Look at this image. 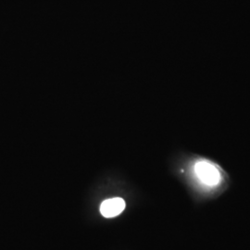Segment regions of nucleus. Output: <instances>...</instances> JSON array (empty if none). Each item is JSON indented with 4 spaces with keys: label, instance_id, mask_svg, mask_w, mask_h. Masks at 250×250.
Segmentation results:
<instances>
[{
    "label": "nucleus",
    "instance_id": "obj_1",
    "mask_svg": "<svg viewBox=\"0 0 250 250\" xmlns=\"http://www.w3.org/2000/svg\"><path fill=\"white\" fill-rule=\"evenodd\" d=\"M193 171L198 181L209 188L217 187L223 180V170L212 161L199 159L193 164Z\"/></svg>",
    "mask_w": 250,
    "mask_h": 250
},
{
    "label": "nucleus",
    "instance_id": "obj_2",
    "mask_svg": "<svg viewBox=\"0 0 250 250\" xmlns=\"http://www.w3.org/2000/svg\"><path fill=\"white\" fill-rule=\"evenodd\" d=\"M125 208V201L121 197L104 200L100 205V212L105 218H113L121 214Z\"/></svg>",
    "mask_w": 250,
    "mask_h": 250
}]
</instances>
